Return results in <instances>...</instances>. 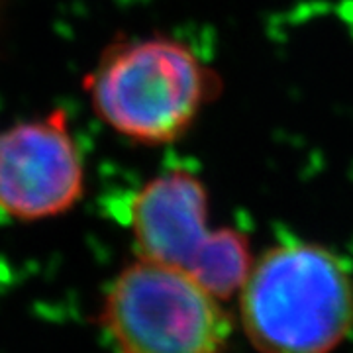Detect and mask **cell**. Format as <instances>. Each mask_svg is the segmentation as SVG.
Wrapping results in <instances>:
<instances>
[{"label":"cell","mask_w":353,"mask_h":353,"mask_svg":"<svg viewBox=\"0 0 353 353\" xmlns=\"http://www.w3.org/2000/svg\"><path fill=\"white\" fill-rule=\"evenodd\" d=\"M94 114L122 138L167 145L196 124L222 92V81L181 39H116L85 77Z\"/></svg>","instance_id":"obj_1"},{"label":"cell","mask_w":353,"mask_h":353,"mask_svg":"<svg viewBox=\"0 0 353 353\" xmlns=\"http://www.w3.org/2000/svg\"><path fill=\"white\" fill-rule=\"evenodd\" d=\"M241 322L261 353H332L353 332V273L334 250L289 238L252 263Z\"/></svg>","instance_id":"obj_2"},{"label":"cell","mask_w":353,"mask_h":353,"mask_svg":"<svg viewBox=\"0 0 353 353\" xmlns=\"http://www.w3.org/2000/svg\"><path fill=\"white\" fill-rule=\"evenodd\" d=\"M130 222L141 259L176 269L216 299L241 289L252 269L248 236L208 226V190L187 169L148 181L132 201Z\"/></svg>","instance_id":"obj_3"},{"label":"cell","mask_w":353,"mask_h":353,"mask_svg":"<svg viewBox=\"0 0 353 353\" xmlns=\"http://www.w3.org/2000/svg\"><path fill=\"white\" fill-rule=\"evenodd\" d=\"M189 275L141 259L114 279L102 324L120 353H224L230 318Z\"/></svg>","instance_id":"obj_4"},{"label":"cell","mask_w":353,"mask_h":353,"mask_svg":"<svg viewBox=\"0 0 353 353\" xmlns=\"http://www.w3.org/2000/svg\"><path fill=\"white\" fill-rule=\"evenodd\" d=\"M85 194V165L59 108L0 134V210L18 220L69 212Z\"/></svg>","instance_id":"obj_5"}]
</instances>
